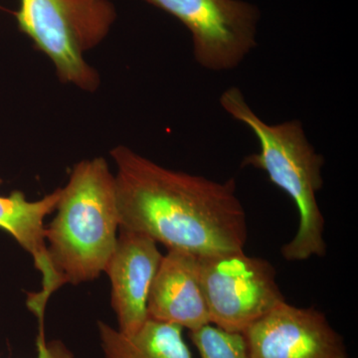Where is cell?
<instances>
[{
	"label": "cell",
	"instance_id": "cell-3",
	"mask_svg": "<svg viewBox=\"0 0 358 358\" xmlns=\"http://www.w3.org/2000/svg\"><path fill=\"white\" fill-rule=\"evenodd\" d=\"M55 211L45 240L56 288L94 281L105 271L120 230L115 174L107 160L77 164Z\"/></svg>",
	"mask_w": 358,
	"mask_h": 358
},
{
	"label": "cell",
	"instance_id": "cell-8",
	"mask_svg": "<svg viewBox=\"0 0 358 358\" xmlns=\"http://www.w3.org/2000/svg\"><path fill=\"white\" fill-rule=\"evenodd\" d=\"M162 257L150 237L120 229L103 272L110 278V303L121 333H136L147 322L148 294Z\"/></svg>",
	"mask_w": 358,
	"mask_h": 358
},
{
	"label": "cell",
	"instance_id": "cell-7",
	"mask_svg": "<svg viewBox=\"0 0 358 358\" xmlns=\"http://www.w3.org/2000/svg\"><path fill=\"white\" fill-rule=\"evenodd\" d=\"M251 358H352L345 341L315 308L286 301L244 331Z\"/></svg>",
	"mask_w": 358,
	"mask_h": 358
},
{
	"label": "cell",
	"instance_id": "cell-9",
	"mask_svg": "<svg viewBox=\"0 0 358 358\" xmlns=\"http://www.w3.org/2000/svg\"><path fill=\"white\" fill-rule=\"evenodd\" d=\"M148 319L196 331L210 324L199 278V256L169 249L150 287Z\"/></svg>",
	"mask_w": 358,
	"mask_h": 358
},
{
	"label": "cell",
	"instance_id": "cell-4",
	"mask_svg": "<svg viewBox=\"0 0 358 358\" xmlns=\"http://www.w3.org/2000/svg\"><path fill=\"white\" fill-rule=\"evenodd\" d=\"M18 25L47 56L59 79L87 92L100 86V76L84 53L98 46L115 20L108 0H20Z\"/></svg>",
	"mask_w": 358,
	"mask_h": 358
},
{
	"label": "cell",
	"instance_id": "cell-1",
	"mask_svg": "<svg viewBox=\"0 0 358 358\" xmlns=\"http://www.w3.org/2000/svg\"><path fill=\"white\" fill-rule=\"evenodd\" d=\"M120 229L196 256L244 250L246 212L235 178L173 171L124 145L110 150Z\"/></svg>",
	"mask_w": 358,
	"mask_h": 358
},
{
	"label": "cell",
	"instance_id": "cell-5",
	"mask_svg": "<svg viewBox=\"0 0 358 358\" xmlns=\"http://www.w3.org/2000/svg\"><path fill=\"white\" fill-rule=\"evenodd\" d=\"M199 278L210 322L243 334L285 301L275 270L266 259L241 251L199 256Z\"/></svg>",
	"mask_w": 358,
	"mask_h": 358
},
{
	"label": "cell",
	"instance_id": "cell-12",
	"mask_svg": "<svg viewBox=\"0 0 358 358\" xmlns=\"http://www.w3.org/2000/svg\"><path fill=\"white\" fill-rule=\"evenodd\" d=\"M190 338L201 358H251L243 334L210 324L190 331Z\"/></svg>",
	"mask_w": 358,
	"mask_h": 358
},
{
	"label": "cell",
	"instance_id": "cell-6",
	"mask_svg": "<svg viewBox=\"0 0 358 358\" xmlns=\"http://www.w3.org/2000/svg\"><path fill=\"white\" fill-rule=\"evenodd\" d=\"M189 30L193 56L202 68H237L257 46L260 10L245 0H145Z\"/></svg>",
	"mask_w": 358,
	"mask_h": 358
},
{
	"label": "cell",
	"instance_id": "cell-10",
	"mask_svg": "<svg viewBox=\"0 0 358 358\" xmlns=\"http://www.w3.org/2000/svg\"><path fill=\"white\" fill-rule=\"evenodd\" d=\"M62 188L54 190L43 199L29 201L24 193L15 190L8 196L0 195V228L10 234L18 244L30 254L35 268L41 273L42 287L39 292L28 294L26 306L44 322V313L52 294L57 291L52 271L46 240L44 221L55 212Z\"/></svg>",
	"mask_w": 358,
	"mask_h": 358
},
{
	"label": "cell",
	"instance_id": "cell-2",
	"mask_svg": "<svg viewBox=\"0 0 358 358\" xmlns=\"http://www.w3.org/2000/svg\"><path fill=\"white\" fill-rule=\"evenodd\" d=\"M220 105L235 121L254 134L259 152L242 160V167L260 169L268 180L286 193L296 204L299 228L289 243L281 248L282 258L289 262L326 256L324 221L317 203V193L324 186V159L315 152L299 120L270 124L264 122L247 103L237 87L226 90Z\"/></svg>",
	"mask_w": 358,
	"mask_h": 358
},
{
	"label": "cell",
	"instance_id": "cell-11",
	"mask_svg": "<svg viewBox=\"0 0 358 358\" xmlns=\"http://www.w3.org/2000/svg\"><path fill=\"white\" fill-rule=\"evenodd\" d=\"M182 327L148 319L136 333L122 334L98 322L105 358H193L182 336Z\"/></svg>",
	"mask_w": 358,
	"mask_h": 358
},
{
	"label": "cell",
	"instance_id": "cell-13",
	"mask_svg": "<svg viewBox=\"0 0 358 358\" xmlns=\"http://www.w3.org/2000/svg\"><path fill=\"white\" fill-rule=\"evenodd\" d=\"M36 358H74L72 352L60 341L47 343L44 331H39L36 341Z\"/></svg>",
	"mask_w": 358,
	"mask_h": 358
}]
</instances>
